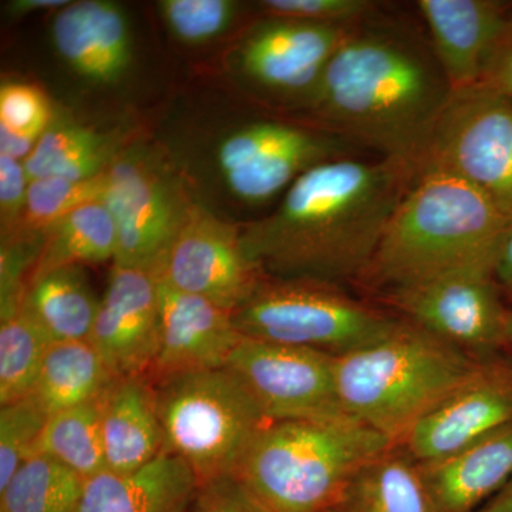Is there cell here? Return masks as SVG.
I'll use <instances>...</instances> for the list:
<instances>
[{"mask_svg":"<svg viewBox=\"0 0 512 512\" xmlns=\"http://www.w3.org/2000/svg\"><path fill=\"white\" fill-rule=\"evenodd\" d=\"M419 171L397 161L343 157L302 174L275 212L241 229L265 278L359 281Z\"/></svg>","mask_w":512,"mask_h":512,"instance_id":"cell-1","label":"cell"},{"mask_svg":"<svg viewBox=\"0 0 512 512\" xmlns=\"http://www.w3.org/2000/svg\"><path fill=\"white\" fill-rule=\"evenodd\" d=\"M451 93L430 42L370 16L350 30L303 107L329 133L420 173Z\"/></svg>","mask_w":512,"mask_h":512,"instance_id":"cell-2","label":"cell"},{"mask_svg":"<svg viewBox=\"0 0 512 512\" xmlns=\"http://www.w3.org/2000/svg\"><path fill=\"white\" fill-rule=\"evenodd\" d=\"M508 224L467 181L441 168H423L359 282L389 295L466 269L493 272Z\"/></svg>","mask_w":512,"mask_h":512,"instance_id":"cell-3","label":"cell"},{"mask_svg":"<svg viewBox=\"0 0 512 512\" xmlns=\"http://www.w3.org/2000/svg\"><path fill=\"white\" fill-rule=\"evenodd\" d=\"M481 360L402 320L386 338L336 357L340 404L350 419L400 446Z\"/></svg>","mask_w":512,"mask_h":512,"instance_id":"cell-4","label":"cell"},{"mask_svg":"<svg viewBox=\"0 0 512 512\" xmlns=\"http://www.w3.org/2000/svg\"><path fill=\"white\" fill-rule=\"evenodd\" d=\"M393 447L353 419L269 421L235 476L269 512H329L357 471Z\"/></svg>","mask_w":512,"mask_h":512,"instance_id":"cell-5","label":"cell"},{"mask_svg":"<svg viewBox=\"0 0 512 512\" xmlns=\"http://www.w3.org/2000/svg\"><path fill=\"white\" fill-rule=\"evenodd\" d=\"M153 384L165 447L200 483L237 474L259 431L269 423L229 367L197 370Z\"/></svg>","mask_w":512,"mask_h":512,"instance_id":"cell-6","label":"cell"},{"mask_svg":"<svg viewBox=\"0 0 512 512\" xmlns=\"http://www.w3.org/2000/svg\"><path fill=\"white\" fill-rule=\"evenodd\" d=\"M232 319L242 338L335 357L375 345L402 322L356 301L339 285L274 278L262 279Z\"/></svg>","mask_w":512,"mask_h":512,"instance_id":"cell-7","label":"cell"},{"mask_svg":"<svg viewBox=\"0 0 512 512\" xmlns=\"http://www.w3.org/2000/svg\"><path fill=\"white\" fill-rule=\"evenodd\" d=\"M426 167L467 181L512 222V97L485 83L451 93Z\"/></svg>","mask_w":512,"mask_h":512,"instance_id":"cell-8","label":"cell"},{"mask_svg":"<svg viewBox=\"0 0 512 512\" xmlns=\"http://www.w3.org/2000/svg\"><path fill=\"white\" fill-rule=\"evenodd\" d=\"M116 227L113 264L157 272L192 202L151 154L121 151L106 170L103 200Z\"/></svg>","mask_w":512,"mask_h":512,"instance_id":"cell-9","label":"cell"},{"mask_svg":"<svg viewBox=\"0 0 512 512\" xmlns=\"http://www.w3.org/2000/svg\"><path fill=\"white\" fill-rule=\"evenodd\" d=\"M349 141L313 128L255 121L235 128L215 148V165L232 197L265 204L316 165L349 157Z\"/></svg>","mask_w":512,"mask_h":512,"instance_id":"cell-10","label":"cell"},{"mask_svg":"<svg viewBox=\"0 0 512 512\" xmlns=\"http://www.w3.org/2000/svg\"><path fill=\"white\" fill-rule=\"evenodd\" d=\"M335 360L318 350L241 338L227 367L269 421L350 419L340 404Z\"/></svg>","mask_w":512,"mask_h":512,"instance_id":"cell-11","label":"cell"},{"mask_svg":"<svg viewBox=\"0 0 512 512\" xmlns=\"http://www.w3.org/2000/svg\"><path fill=\"white\" fill-rule=\"evenodd\" d=\"M407 320L484 359L507 345L508 312L490 269L454 272L386 295Z\"/></svg>","mask_w":512,"mask_h":512,"instance_id":"cell-12","label":"cell"},{"mask_svg":"<svg viewBox=\"0 0 512 512\" xmlns=\"http://www.w3.org/2000/svg\"><path fill=\"white\" fill-rule=\"evenodd\" d=\"M156 274L231 313L265 278L242 245L241 229L197 204H191Z\"/></svg>","mask_w":512,"mask_h":512,"instance_id":"cell-13","label":"cell"},{"mask_svg":"<svg viewBox=\"0 0 512 512\" xmlns=\"http://www.w3.org/2000/svg\"><path fill=\"white\" fill-rule=\"evenodd\" d=\"M512 424V362L483 359L407 434L400 447L417 463L463 450Z\"/></svg>","mask_w":512,"mask_h":512,"instance_id":"cell-14","label":"cell"},{"mask_svg":"<svg viewBox=\"0 0 512 512\" xmlns=\"http://www.w3.org/2000/svg\"><path fill=\"white\" fill-rule=\"evenodd\" d=\"M355 26L271 18L242 43L239 67L258 89L305 106L329 60Z\"/></svg>","mask_w":512,"mask_h":512,"instance_id":"cell-15","label":"cell"},{"mask_svg":"<svg viewBox=\"0 0 512 512\" xmlns=\"http://www.w3.org/2000/svg\"><path fill=\"white\" fill-rule=\"evenodd\" d=\"M90 342L116 379L148 377L158 352V276L113 264Z\"/></svg>","mask_w":512,"mask_h":512,"instance_id":"cell-16","label":"cell"},{"mask_svg":"<svg viewBox=\"0 0 512 512\" xmlns=\"http://www.w3.org/2000/svg\"><path fill=\"white\" fill-rule=\"evenodd\" d=\"M160 340L148 380L227 366L239 335L232 313L158 278Z\"/></svg>","mask_w":512,"mask_h":512,"instance_id":"cell-17","label":"cell"},{"mask_svg":"<svg viewBox=\"0 0 512 512\" xmlns=\"http://www.w3.org/2000/svg\"><path fill=\"white\" fill-rule=\"evenodd\" d=\"M430 46L453 92L483 83L511 19L495 0H420Z\"/></svg>","mask_w":512,"mask_h":512,"instance_id":"cell-18","label":"cell"},{"mask_svg":"<svg viewBox=\"0 0 512 512\" xmlns=\"http://www.w3.org/2000/svg\"><path fill=\"white\" fill-rule=\"evenodd\" d=\"M52 39L63 62L93 83H116L133 57L126 15L106 0L70 2L60 9Z\"/></svg>","mask_w":512,"mask_h":512,"instance_id":"cell-19","label":"cell"},{"mask_svg":"<svg viewBox=\"0 0 512 512\" xmlns=\"http://www.w3.org/2000/svg\"><path fill=\"white\" fill-rule=\"evenodd\" d=\"M419 466L437 512H477L511 481L512 424Z\"/></svg>","mask_w":512,"mask_h":512,"instance_id":"cell-20","label":"cell"},{"mask_svg":"<svg viewBox=\"0 0 512 512\" xmlns=\"http://www.w3.org/2000/svg\"><path fill=\"white\" fill-rule=\"evenodd\" d=\"M198 487L190 466L164 450L137 470L87 480L79 512H188Z\"/></svg>","mask_w":512,"mask_h":512,"instance_id":"cell-21","label":"cell"},{"mask_svg":"<svg viewBox=\"0 0 512 512\" xmlns=\"http://www.w3.org/2000/svg\"><path fill=\"white\" fill-rule=\"evenodd\" d=\"M101 436L106 470L128 473L164 451L153 384L148 377H123L101 397Z\"/></svg>","mask_w":512,"mask_h":512,"instance_id":"cell-22","label":"cell"},{"mask_svg":"<svg viewBox=\"0 0 512 512\" xmlns=\"http://www.w3.org/2000/svg\"><path fill=\"white\" fill-rule=\"evenodd\" d=\"M100 301L84 266H64L30 279L20 312L53 343L89 340Z\"/></svg>","mask_w":512,"mask_h":512,"instance_id":"cell-23","label":"cell"},{"mask_svg":"<svg viewBox=\"0 0 512 512\" xmlns=\"http://www.w3.org/2000/svg\"><path fill=\"white\" fill-rule=\"evenodd\" d=\"M329 512H437L420 466L396 446L360 468Z\"/></svg>","mask_w":512,"mask_h":512,"instance_id":"cell-24","label":"cell"},{"mask_svg":"<svg viewBox=\"0 0 512 512\" xmlns=\"http://www.w3.org/2000/svg\"><path fill=\"white\" fill-rule=\"evenodd\" d=\"M116 380L90 340L57 342L47 350L30 397L50 417L99 402Z\"/></svg>","mask_w":512,"mask_h":512,"instance_id":"cell-25","label":"cell"},{"mask_svg":"<svg viewBox=\"0 0 512 512\" xmlns=\"http://www.w3.org/2000/svg\"><path fill=\"white\" fill-rule=\"evenodd\" d=\"M119 140L70 121H52L25 161L29 181L83 180L103 174L120 156Z\"/></svg>","mask_w":512,"mask_h":512,"instance_id":"cell-26","label":"cell"},{"mask_svg":"<svg viewBox=\"0 0 512 512\" xmlns=\"http://www.w3.org/2000/svg\"><path fill=\"white\" fill-rule=\"evenodd\" d=\"M116 247V227L110 211L103 201L89 202L57 221L43 235L30 279L64 266L114 261Z\"/></svg>","mask_w":512,"mask_h":512,"instance_id":"cell-27","label":"cell"},{"mask_svg":"<svg viewBox=\"0 0 512 512\" xmlns=\"http://www.w3.org/2000/svg\"><path fill=\"white\" fill-rule=\"evenodd\" d=\"M84 483L63 464L36 454L0 490V512H79Z\"/></svg>","mask_w":512,"mask_h":512,"instance_id":"cell-28","label":"cell"},{"mask_svg":"<svg viewBox=\"0 0 512 512\" xmlns=\"http://www.w3.org/2000/svg\"><path fill=\"white\" fill-rule=\"evenodd\" d=\"M100 402L50 416L36 454L53 458L84 481L106 471Z\"/></svg>","mask_w":512,"mask_h":512,"instance_id":"cell-29","label":"cell"},{"mask_svg":"<svg viewBox=\"0 0 512 512\" xmlns=\"http://www.w3.org/2000/svg\"><path fill=\"white\" fill-rule=\"evenodd\" d=\"M53 345L42 329L20 312L0 326V404L32 394L47 350Z\"/></svg>","mask_w":512,"mask_h":512,"instance_id":"cell-30","label":"cell"},{"mask_svg":"<svg viewBox=\"0 0 512 512\" xmlns=\"http://www.w3.org/2000/svg\"><path fill=\"white\" fill-rule=\"evenodd\" d=\"M106 171L93 178H40L29 183L28 201L15 235L6 241H23L30 235H45L57 221L93 201L103 200Z\"/></svg>","mask_w":512,"mask_h":512,"instance_id":"cell-31","label":"cell"},{"mask_svg":"<svg viewBox=\"0 0 512 512\" xmlns=\"http://www.w3.org/2000/svg\"><path fill=\"white\" fill-rule=\"evenodd\" d=\"M49 416L32 397L0 409V490L29 458L36 456Z\"/></svg>","mask_w":512,"mask_h":512,"instance_id":"cell-32","label":"cell"},{"mask_svg":"<svg viewBox=\"0 0 512 512\" xmlns=\"http://www.w3.org/2000/svg\"><path fill=\"white\" fill-rule=\"evenodd\" d=\"M158 9L175 39L187 45H201L231 26L238 5L231 0H163Z\"/></svg>","mask_w":512,"mask_h":512,"instance_id":"cell-33","label":"cell"},{"mask_svg":"<svg viewBox=\"0 0 512 512\" xmlns=\"http://www.w3.org/2000/svg\"><path fill=\"white\" fill-rule=\"evenodd\" d=\"M52 123L45 93L30 84H3L0 89V131L37 144Z\"/></svg>","mask_w":512,"mask_h":512,"instance_id":"cell-34","label":"cell"},{"mask_svg":"<svg viewBox=\"0 0 512 512\" xmlns=\"http://www.w3.org/2000/svg\"><path fill=\"white\" fill-rule=\"evenodd\" d=\"M261 8L271 18L332 26H355L376 10L369 0H265Z\"/></svg>","mask_w":512,"mask_h":512,"instance_id":"cell-35","label":"cell"},{"mask_svg":"<svg viewBox=\"0 0 512 512\" xmlns=\"http://www.w3.org/2000/svg\"><path fill=\"white\" fill-rule=\"evenodd\" d=\"M188 512H269L235 474L200 483Z\"/></svg>","mask_w":512,"mask_h":512,"instance_id":"cell-36","label":"cell"},{"mask_svg":"<svg viewBox=\"0 0 512 512\" xmlns=\"http://www.w3.org/2000/svg\"><path fill=\"white\" fill-rule=\"evenodd\" d=\"M29 183L23 161L0 154V221L3 239L12 238L19 227L28 201Z\"/></svg>","mask_w":512,"mask_h":512,"instance_id":"cell-37","label":"cell"},{"mask_svg":"<svg viewBox=\"0 0 512 512\" xmlns=\"http://www.w3.org/2000/svg\"><path fill=\"white\" fill-rule=\"evenodd\" d=\"M483 83L512 97V15L485 73Z\"/></svg>","mask_w":512,"mask_h":512,"instance_id":"cell-38","label":"cell"},{"mask_svg":"<svg viewBox=\"0 0 512 512\" xmlns=\"http://www.w3.org/2000/svg\"><path fill=\"white\" fill-rule=\"evenodd\" d=\"M493 276L497 284L512 289V222L505 228L495 252Z\"/></svg>","mask_w":512,"mask_h":512,"instance_id":"cell-39","label":"cell"},{"mask_svg":"<svg viewBox=\"0 0 512 512\" xmlns=\"http://www.w3.org/2000/svg\"><path fill=\"white\" fill-rule=\"evenodd\" d=\"M70 2L67 0H13L8 5L10 15L26 16L29 13L43 12V10H60L66 8Z\"/></svg>","mask_w":512,"mask_h":512,"instance_id":"cell-40","label":"cell"},{"mask_svg":"<svg viewBox=\"0 0 512 512\" xmlns=\"http://www.w3.org/2000/svg\"><path fill=\"white\" fill-rule=\"evenodd\" d=\"M477 512H512V478L495 497Z\"/></svg>","mask_w":512,"mask_h":512,"instance_id":"cell-41","label":"cell"},{"mask_svg":"<svg viewBox=\"0 0 512 512\" xmlns=\"http://www.w3.org/2000/svg\"><path fill=\"white\" fill-rule=\"evenodd\" d=\"M507 345L512 346V311L508 312L507 320Z\"/></svg>","mask_w":512,"mask_h":512,"instance_id":"cell-42","label":"cell"}]
</instances>
